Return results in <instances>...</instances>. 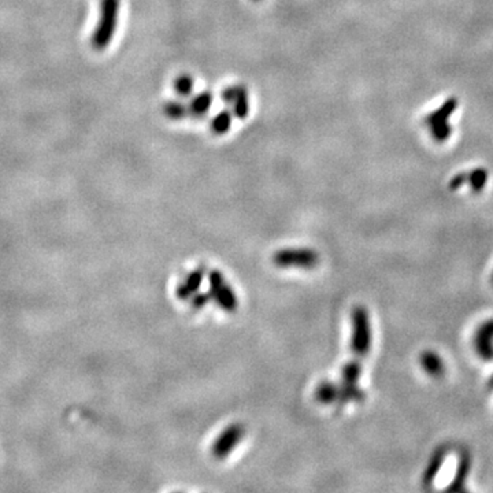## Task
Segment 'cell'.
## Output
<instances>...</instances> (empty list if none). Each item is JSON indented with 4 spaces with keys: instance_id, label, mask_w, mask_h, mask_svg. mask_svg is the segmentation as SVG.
<instances>
[{
    "instance_id": "1",
    "label": "cell",
    "mask_w": 493,
    "mask_h": 493,
    "mask_svg": "<svg viewBox=\"0 0 493 493\" xmlns=\"http://www.w3.org/2000/svg\"><path fill=\"white\" fill-rule=\"evenodd\" d=\"M119 17V0H100L99 18L91 44L94 50L104 51L111 44Z\"/></svg>"
},
{
    "instance_id": "2",
    "label": "cell",
    "mask_w": 493,
    "mask_h": 493,
    "mask_svg": "<svg viewBox=\"0 0 493 493\" xmlns=\"http://www.w3.org/2000/svg\"><path fill=\"white\" fill-rule=\"evenodd\" d=\"M354 334H352V351L356 358L362 359L368 355L372 345V332L369 323V314L363 307H356L352 314Z\"/></svg>"
},
{
    "instance_id": "3",
    "label": "cell",
    "mask_w": 493,
    "mask_h": 493,
    "mask_svg": "<svg viewBox=\"0 0 493 493\" xmlns=\"http://www.w3.org/2000/svg\"><path fill=\"white\" fill-rule=\"evenodd\" d=\"M273 262L279 268L314 269L319 262V255L310 248H287L279 251L273 256Z\"/></svg>"
},
{
    "instance_id": "4",
    "label": "cell",
    "mask_w": 493,
    "mask_h": 493,
    "mask_svg": "<svg viewBox=\"0 0 493 493\" xmlns=\"http://www.w3.org/2000/svg\"><path fill=\"white\" fill-rule=\"evenodd\" d=\"M208 281H210V295L212 297V300H215L219 304V307L228 312L236 311L239 305V300L236 297L234 291L225 281L222 273L212 270L208 274Z\"/></svg>"
},
{
    "instance_id": "5",
    "label": "cell",
    "mask_w": 493,
    "mask_h": 493,
    "mask_svg": "<svg viewBox=\"0 0 493 493\" xmlns=\"http://www.w3.org/2000/svg\"><path fill=\"white\" fill-rule=\"evenodd\" d=\"M244 436H245L244 425L233 423V425L228 426L218 436L215 443L212 444V455H214V458H217V459L226 458L234 450V447L243 440Z\"/></svg>"
},
{
    "instance_id": "6",
    "label": "cell",
    "mask_w": 493,
    "mask_h": 493,
    "mask_svg": "<svg viewBox=\"0 0 493 493\" xmlns=\"http://www.w3.org/2000/svg\"><path fill=\"white\" fill-rule=\"evenodd\" d=\"M222 100L226 107L232 111L233 117L239 119H245L250 114V99L248 91L244 85H232L223 90Z\"/></svg>"
},
{
    "instance_id": "7",
    "label": "cell",
    "mask_w": 493,
    "mask_h": 493,
    "mask_svg": "<svg viewBox=\"0 0 493 493\" xmlns=\"http://www.w3.org/2000/svg\"><path fill=\"white\" fill-rule=\"evenodd\" d=\"M204 279V272L201 269H197L194 272H191L185 280L179 285L177 288V296L183 300L190 299L192 296L197 295L200 290V285L203 283Z\"/></svg>"
},
{
    "instance_id": "8",
    "label": "cell",
    "mask_w": 493,
    "mask_h": 493,
    "mask_svg": "<svg viewBox=\"0 0 493 493\" xmlns=\"http://www.w3.org/2000/svg\"><path fill=\"white\" fill-rule=\"evenodd\" d=\"M493 321L485 323L477 333L476 345L479 354L485 359L493 358Z\"/></svg>"
},
{
    "instance_id": "9",
    "label": "cell",
    "mask_w": 493,
    "mask_h": 493,
    "mask_svg": "<svg viewBox=\"0 0 493 493\" xmlns=\"http://www.w3.org/2000/svg\"><path fill=\"white\" fill-rule=\"evenodd\" d=\"M212 94L208 91H203L191 99L188 104V114L194 118H203L207 115L212 105Z\"/></svg>"
},
{
    "instance_id": "10",
    "label": "cell",
    "mask_w": 493,
    "mask_h": 493,
    "mask_svg": "<svg viewBox=\"0 0 493 493\" xmlns=\"http://www.w3.org/2000/svg\"><path fill=\"white\" fill-rule=\"evenodd\" d=\"M233 123V114L232 111L226 107L225 110L219 111L211 121L210 129L215 136H223L226 134Z\"/></svg>"
},
{
    "instance_id": "11",
    "label": "cell",
    "mask_w": 493,
    "mask_h": 493,
    "mask_svg": "<svg viewBox=\"0 0 493 493\" xmlns=\"http://www.w3.org/2000/svg\"><path fill=\"white\" fill-rule=\"evenodd\" d=\"M361 373H362V365L359 358H356L343 369V387L356 388V383L361 377Z\"/></svg>"
},
{
    "instance_id": "12",
    "label": "cell",
    "mask_w": 493,
    "mask_h": 493,
    "mask_svg": "<svg viewBox=\"0 0 493 493\" xmlns=\"http://www.w3.org/2000/svg\"><path fill=\"white\" fill-rule=\"evenodd\" d=\"M194 87H195V81L192 76L187 73L177 76L173 81V90L180 98H190L194 92Z\"/></svg>"
},
{
    "instance_id": "13",
    "label": "cell",
    "mask_w": 493,
    "mask_h": 493,
    "mask_svg": "<svg viewBox=\"0 0 493 493\" xmlns=\"http://www.w3.org/2000/svg\"><path fill=\"white\" fill-rule=\"evenodd\" d=\"M315 399L322 404H329V403L337 401V399H339V387L334 385L333 383L323 381L315 390Z\"/></svg>"
},
{
    "instance_id": "14",
    "label": "cell",
    "mask_w": 493,
    "mask_h": 493,
    "mask_svg": "<svg viewBox=\"0 0 493 493\" xmlns=\"http://www.w3.org/2000/svg\"><path fill=\"white\" fill-rule=\"evenodd\" d=\"M422 366L425 368V370L434 377H439L444 373V365L440 359L439 355H436L434 352H425L421 358Z\"/></svg>"
},
{
    "instance_id": "15",
    "label": "cell",
    "mask_w": 493,
    "mask_h": 493,
    "mask_svg": "<svg viewBox=\"0 0 493 493\" xmlns=\"http://www.w3.org/2000/svg\"><path fill=\"white\" fill-rule=\"evenodd\" d=\"M163 112L168 118L173 121H180L184 119L188 114V105H185L180 100H170L163 105Z\"/></svg>"
},
{
    "instance_id": "16",
    "label": "cell",
    "mask_w": 493,
    "mask_h": 493,
    "mask_svg": "<svg viewBox=\"0 0 493 493\" xmlns=\"http://www.w3.org/2000/svg\"><path fill=\"white\" fill-rule=\"evenodd\" d=\"M212 297L210 295V292L207 294H197L195 296H192V304L195 308H203Z\"/></svg>"
},
{
    "instance_id": "17",
    "label": "cell",
    "mask_w": 493,
    "mask_h": 493,
    "mask_svg": "<svg viewBox=\"0 0 493 493\" xmlns=\"http://www.w3.org/2000/svg\"><path fill=\"white\" fill-rule=\"evenodd\" d=\"M252 1H256V3H258V1H262V0H252Z\"/></svg>"
}]
</instances>
